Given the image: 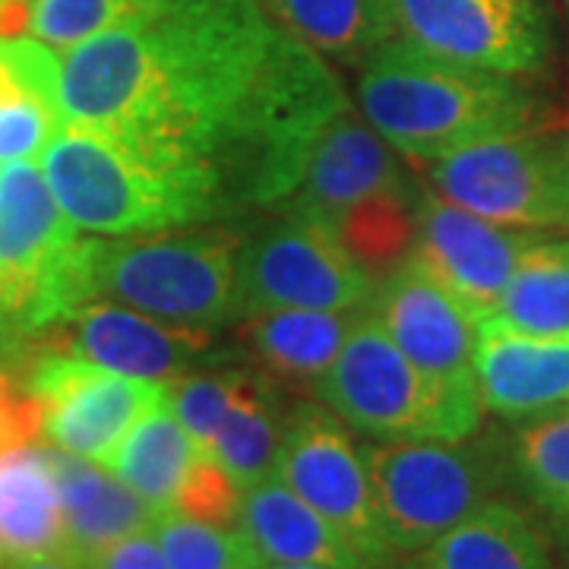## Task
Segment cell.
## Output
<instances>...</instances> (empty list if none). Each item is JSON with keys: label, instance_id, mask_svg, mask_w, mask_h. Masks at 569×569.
Here are the masks:
<instances>
[{"label": "cell", "instance_id": "obj_1", "mask_svg": "<svg viewBox=\"0 0 569 569\" xmlns=\"http://www.w3.org/2000/svg\"><path fill=\"white\" fill-rule=\"evenodd\" d=\"M348 92L260 0H168L67 48L61 118L206 168L234 216L279 209Z\"/></svg>", "mask_w": 569, "mask_h": 569}, {"label": "cell", "instance_id": "obj_31", "mask_svg": "<svg viewBox=\"0 0 569 569\" xmlns=\"http://www.w3.org/2000/svg\"><path fill=\"white\" fill-rule=\"evenodd\" d=\"M241 493L244 490L238 488V481L212 456L197 449V459L178 490L174 509L212 526H238Z\"/></svg>", "mask_w": 569, "mask_h": 569}, {"label": "cell", "instance_id": "obj_33", "mask_svg": "<svg viewBox=\"0 0 569 569\" xmlns=\"http://www.w3.org/2000/svg\"><path fill=\"white\" fill-rule=\"evenodd\" d=\"M82 569H168L162 548L152 531H137L80 560Z\"/></svg>", "mask_w": 569, "mask_h": 569}, {"label": "cell", "instance_id": "obj_16", "mask_svg": "<svg viewBox=\"0 0 569 569\" xmlns=\"http://www.w3.org/2000/svg\"><path fill=\"white\" fill-rule=\"evenodd\" d=\"M481 406L503 421H535L569 408V339L481 329L475 351Z\"/></svg>", "mask_w": 569, "mask_h": 569}, {"label": "cell", "instance_id": "obj_11", "mask_svg": "<svg viewBox=\"0 0 569 569\" xmlns=\"http://www.w3.org/2000/svg\"><path fill=\"white\" fill-rule=\"evenodd\" d=\"M22 387L41 408V440L99 466L127 430L168 396V383L127 377L48 348L36 355Z\"/></svg>", "mask_w": 569, "mask_h": 569}, {"label": "cell", "instance_id": "obj_2", "mask_svg": "<svg viewBox=\"0 0 569 569\" xmlns=\"http://www.w3.org/2000/svg\"><path fill=\"white\" fill-rule=\"evenodd\" d=\"M355 99L361 118L411 162H437L545 118L519 77L440 61L399 36L365 58Z\"/></svg>", "mask_w": 569, "mask_h": 569}, {"label": "cell", "instance_id": "obj_14", "mask_svg": "<svg viewBox=\"0 0 569 569\" xmlns=\"http://www.w3.org/2000/svg\"><path fill=\"white\" fill-rule=\"evenodd\" d=\"M541 234L545 231L490 222L427 187L415 212V241L408 260L452 291L481 326L500 301L519 260Z\"/></svg>", "mask_w": 569, "mask_h": 569}, {"label": "cell", "instance_id": "obj_24", "mask_svg": "<svg viewBox=\"0 0 569 569\" xmlns=\"http://www.w3.org/2000/svg\"><path fill=\"white\" fill-rule=\"evenodd\" d=\"M266 13L317 54L365 63L380 44L396 39L387 0H260Z\"/></svg>", "mask_w": 569, "mask_h": 569}, {"label": "cell", "instance_id": "obj_7", "mask_svg": "<svg viewBox=\"0 0 569 569\" xmlns=\"http://www.w3.org/2000/svg\"><path fill=\"white\" fill-rule=\"evenodd\" d=\"M430 190L509 228H569V130L526 127L430 162Z\"/></svg>", "mask_w": 569, "mask_h": 569}, {"label": "cell", "instance_id": "obj_25", "mask_svg": "<svg viewBox=\"0 0 569 569\" xmlns=\"http://www.w3.org/2000/svg\"><path fill=\"white\" fill-rule=\"evenodd\" d=\"M284 418L288 415L279 411L276 389L253 377V383L244 389V396L234 402L222 427L216 430L206 456H212L238 481V488H253L276 471Z\"/></svg>", "mask_w": 569, "mask_h": 569}, {"label": "cell", "instance_id": "obj_30", "mask_svg": "<svg viewBox=\"0 0 569 569\" xmlns=\"http://www.w3.org/2000/svg\"><path fill=\"white\" fill-rule=\"evenodd\" d=\"M61 121L58 104L44 102L20 86L0 92V164L39 162Z\"/></svg>", "mask_w": 569, "mask_h": 569}, {"label": "cell", "instance_id": "obj_19", "mask_svg": "<svg viewBox=\"0 0 569 569\" xmlns=\"http://www.w3.org/2000/svg\"><path fill=\"white\" fill-rule=\"evenodd\" d=\"M365 310H266L238 320V336L269 373L313 387L336 365Z\"/></svg>", "mask_w": 569, "mask_h": 569}, {"label": "cell", "instance_id": "obj_8", "mask_svg": "<svg viewBox=\"0 0 569 569\" xmlns=\"http://www.w3.org/2000/svg\"><path fill=\"white\" fill-rule=\"evenodd\" d=\"M377 279L317 224L279 216L241 238L234 269V323L266 310L370 307Z\"/></svg>", "mask_w": 569, "mask_h": 569}, {"label": "cell", "instance_id": "obj_12", "mask_svg": "<svg viewBox=\"0 0 569 569\" xmlns=\"http://www.w3.org/2000/svg\"><path fill=\"white\" fill-rule=\"evenodd\" d=\"M370 310L392 336V342L402 348L408 361L452 406L478 418L485 415L475 373L481 329L478 317L452 291L406 257L377 282Z\"/></svg>", "mask_w": 569, "mask_h": 569}, {"label": "cell", "instance_id": "obj_18", "mask_svg": "<svg viewBox=\"0 0 569 569\" xmlns=\"http://www.w3.org/2000/svg\"><path fill=\"white\" fill-rule=\"evenodd\" d=\"M54 449V447H51ZM63 512V553L82 560L137 531H152L159 512L92 459L54 449Z\"/></svg>", "mask_w": 569, "mask_h": 569}, {"label": "cell", "instance_id": "obj_40", "mask_svg": "<svg viewBox=\"0 0 569 569\" xmlns=\"http://www.w3.org/2000/svg\"><path fill=\"white\" fill-rule=\"evenodd\" d=\"M567 529H569V526H567Z\"/></svg>", "mask_w": 569, "mask_h": 569}, {"label": "cell", "instance_id": "obj_13", "mask_svg": "<svg viewBox=\"0 0 569 569\" xmlns=\"http://www.w3.org/2000/svg\"><path fill=\"white\" fill-rule=\"evenodd\" d=\"M415 193L421 190L408 181L396 149L361 118V111L348 108L320 133L301 181L279 212L332 234L358 212Z\"/></svg>", "mask_w": 569, "mask_h": 569}, {"label": "cell", "instance_id": "obj_15", "mask_svg": "<svg viewBox=\"0 0 569 569\" xmlns=\"http://www.w3.org/2000/svg\"><path fill=\"white\" fill-rule=\"evenodd\" d=\"M41 336L48 351L156 383H174L183 373L212 365L216 355V329L164 323L114 301L77 307Z\"/></svg>", "mask_w": 569, "mask_h": 569}, {"label": "cell", "instance_id": "obj_35", "mask_svg": "<svg viewBox=\"0 0 569 569\" xmlns=\"http://www.w3.org/2000/svg\"><path fill=\"white\" fill-rule=\"evenodd\" d=\"M26 3L29 0H0V29L3 32H13L17 22L26 26Z\"/></svg>", "mask_w": 569, "mask_h": 569}, {"label": "cell", "instance_id": "obj_10", "mask_svg": "<svg viewBox=\"0 0 569 569\" xmlns=\"http://www.w3.org/2000/svg\"><path fill=\"white\" fill-rule=\"evenodd\" d=\"M396 36L427 54L503 77L541 73L553 51L548 0H387Z\"/></svg>", "mask_w": 569, "mask_h": 569}, {"label": "cell", "instance_id": "obj_22", "mask_svg": "<svg viewBox=\"0 0 569 569\" xmlns=\"http://www.w3.org/2000/svg\"><path fill=\"white\" fill-rule=\"evenodd\" d=\"M478 329L569 339V238L541 234Z\"/></svg>", "mask_w": 569, "mask_h": 569}, {"label": "cell", "instance_id": "obj_29", "mask_svg": "<svg viewBox=\"0 0 569 569\" xmlns=\"http://www.w3.org/2000/svg\"><path fill=\"white\" fill-rule=\"evenodd\" d=\"M253 377L257 373L250 370H216V373L193 370L168 383V402L200 452L209 449L216 430L222 427L234 402L244 396V389L253 383Z\"/></svg>", "mask_w": 569, "mask_h": 569}, {"label": "cell", "instance_id": "obj_23", "mask_svg": "<svg viewBox=\"0 0 569 569\" xmlns=\"http://www.w3.org/2000/svg\"><path fill=\"white\" fill-rule=\"evenodd\" d=\"M193 459H197V447L164 396L159 406L149 408L127 430V437L111 449L102 466L114 478H121L156 512H168L174 509L178 490Z\"/></svg>", "mask_w": 569, "mask_h": 569}, {"label": "cell", "instance_id": "obj_6", "mask_svg": "<svg viewBox=\"0 0 569 569\" xmlns=\"http://www.w3.org/2000/svg\"><path fill=\"white\" fill-rule=\"evenodd\" d=\"M389 548L415 557L459 526L500 488V462L466 440H370L361 443Z\"/></svg>", "mask_w": 569, "mask_h": 569}, {"label": "cell", "instance_id": "obj_36", "mask_svg": "<svg viewBox=\"0 0 569 569\" xmlns=\"http://www.w3.org/2000/svg\"><path fill=\"white\" fill-rule=\"evenodd\" d=\"M266 569H339V567H313V563H291V567H266Z\"/></svg>", "mask_w": 569, "mask_h": 569}, {"label": "cell", "instance_id": "obj_20", "mask_svg": "<svg viewBox=\"0 0 569 569\" xmlns=\"http://www.w3.org/2000/svg\"><path fill=\"white\" fill-rule=\"evenodd\" d=\"M0 550L7 560L63 553L54 449L26 443L0 456Z\"/></svg>", "mask_w": 569, "mask_h": 569}, {"label": "cell", "instance_id": "obj_3", "mask_svg": "<svg viewBox=\"0 0 569 569\" xmlns=\"http://www.w3.org/2000/svg\"><path fill=\"white\" fill-rule=\"evenodd\" d=\"M39 164L63 216L82 234H156L234 216L212 171L149 156L86 123L61 121Z\"/></svg>", "mask_w": 569, "mask_h": 569}, {"label": "cell", "instance_id": "obj_34", "mask_svg": "<svg viewBox=\"0 0 569 569\" xmlns=\"http://www.w3.org/2000/svg\"><path fill=\"white\" fill-rule=\"evenodd\" d=\"M7 569H82V563L70 553H41V557L7 560Z\"/></svg>", "mask_w": 569, "mask_h": 569}, {"label": "cell", "instance_id": "obj_21", "mask_svg": "<svg viewBox=\"0 0 569 569\" xmlns=\"http://www.w3.org/2000/svg\"><path fill=\"white\" fill-rule=\"evenodd\" d=\"M406 569H557L545 535L507 500H488L433 545L415 553Z\"/></svg>", "mask_w": 569, "mask_h": 569}, {"label": "cell", "instance_id": "obj_28", "mask_svg": "<svg viewBox=\"0 0 569 569\" xmlns=\"http://www.w3.org/2000/svg\"><path fill=\"white\" fill-rule=\"evenodd\" d=\"M164 3L168 0H29L26 32L54 51H67L108 29L142 20Z\"/></svg>", "mask_w": 569, "mask_h": 569}, {"label": "cell", "instance_id": "obj_38", "mask_svg": "<svg viewBox=\"0 0 569 569\" xmlns=\"http://www.w3.org/2000/svg\"><path fill=\"white\" fill-rule=\"evenodd\" d=\"M0 569H7V557H3V550H0Z\"/></svg>", "mask_w": 569, "mask_h": 569}, {"label": "cell", "instance_id": "obj_26", "mask_svg": "<svg viewBox=\"0 0 569 569\" xmlns=\"http://www.w3.org/2000/svg\"><path fill=\"white\" fill-rule=\"evenodd\" d=\"M509 471L531 503L569 526V408L541 415L516 430Z\"/></svg>", "mask_w": 569, "mask_h": 569}, {"label": "cell", "instance_id": "obj_17", "mask_svg": "<svg viewBox=\"0 0 569 569\" xmlns=\"http://www.w3.org/2000/svg\"><path fill=\"white\" fill-rule=\"evenodd\" d=\"M238 529L244 531V538L260 553L266 567L313 563V567L370 569L346 538L276 475H269L266 481L241 493Z\"/></svg>", "mask_w": 569, "mask_h": 569}, {"label": "cell", "instance_id": "obj_4", "mask_svg": "<svg viewBox=\"0 0 569 569\" xmlns=\"http://www.w3.org/2000/svg\"><path fill=\"white\" fill-rule=\"evenodd\" d=\"M238 250L241 234L212 224L82 238V305L114 301L164 323L219 329L234 323Z\"/></svg>", "mask_w": 569, "mask_h": 569}, {"label": "cell", "instance_id": "obj_5", "mask_svg": "<svg viewBox=\"0 0 569 569\" xmlns=\"http://www.w3.org/2000/svg\"><path fill=\"white\" fill-rule=\"evenodd\" d=\"M336 418L377 440H466L481 418L452 406L367 307L336 365L310 387Z\"/></svg>", "mask_w": 569, "mask_h": 569}, {"label": "cell", "instance_id": "obj_27", "mask_svg": "<svg viewBox=\"0 0 569 569\" xmlns=\"http://www.w3.org/2000/svg\"><path fill=\"white\" fill-rule=\"evenodd\" d=\"M152 535L168 569H266L260 553L238 526H212L178 509L159 512Z\"/></svg>", "mask_w": 569, "mask_h": 569}, {"label": "cell", "instance_id": "obj_39", "mask_svg": "<svg viewBox=\"0 0 569 569\" xmlns=\"http://www.w3.org/2000/svg\"><path fill=\"white\" fill-rule=\"evenodd\" d=\"M0 36H3V29H0Z\"/></svg>", "mask_w": 569, "mask_h": 569}, {"label": "cell", "instance_id": "obj_37", "mask_svg": "<svg viewBox=\"0 0 569 569\" xmlns=\"http://www.w3.org/2000/svg\"><path fill=\"white\" fill-rule=\"evenodd\" d=\"M10 86H17V82L10 80V77H7V70H3V67H0V92H7V89H10Z\"/></svg>", "mask_w": 569, "mask_h": 569}, {"label": "cell", "instance_id": "obj_32", "mask_svg": "<svg viewBox=\"0 0 569 569\" xmlns=\"http://www.w3.org/2000/svg\"><path fill=\"white\" fill-rule=\"evenodd\" d=\"M41 437V408L29 389L0 370V456L36 443Z\"/></svg>", "mask_w": 569, "mask_h": 569}, {"label": "cell", "instance_id": "obj_9", "mask_svg": "<svg viewBox=\"0 0 569 569\" xmlns=\"http://www.w3.org/2000/svg\"><path fill=\"white\" fill-rule=\"evenodd\" d=\"M272 475L317 509L367 567L387 569L399 560L389 548L361 447L329 408L310 402L291 408Z\"/></svg>", "mask_w": 569, "mask_h": 569}]
</instances>
